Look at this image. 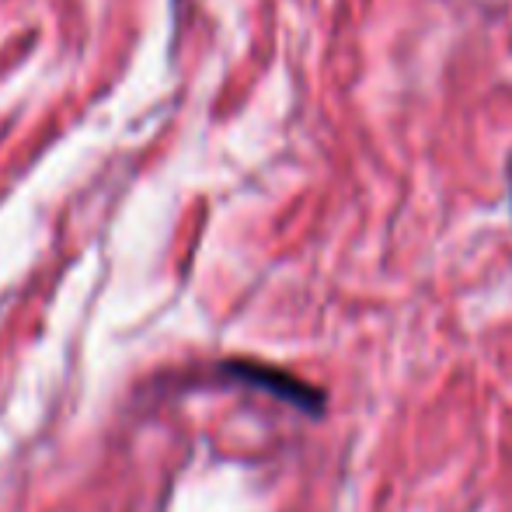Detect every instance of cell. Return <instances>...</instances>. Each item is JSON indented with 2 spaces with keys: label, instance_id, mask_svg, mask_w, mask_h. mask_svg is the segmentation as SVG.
Instances as JSON below:
<instances>
[{
  "label": "cell",
  "instance_id": "6da1fadb",
  "mask_svg": "<svg viewBox=\"0 0 512 512\" xmlns=\"http://www.w3.org/2000/svg\"><path fill=\"white\" fill-rule=\"evenodd\" d=\"M220 373L227 380H234V384L272 394L276 401L297 408L300 415H307V418H324V411H328V394H324L321 387L307 384L297 373L279 370V366L258 363V359H227V363H220Z\"/></svg>",
  "mask_w": 512,
  "mask_h": 512
},
{
  "label": "cell",
  "instance_id": "7a4b0ae2",
  "mask_svg": "<svg viewBox=\"0 0 512 512\" xmlns=\"http://www.w3.org/2000/svg\"><path fill=\"white\" fill-rule=\"evenodd\" d=\"M509 199H512V168H509Z\"/></svg>",
  "mask_w": 512,
  "mask_h": 512
}]
</instances>
